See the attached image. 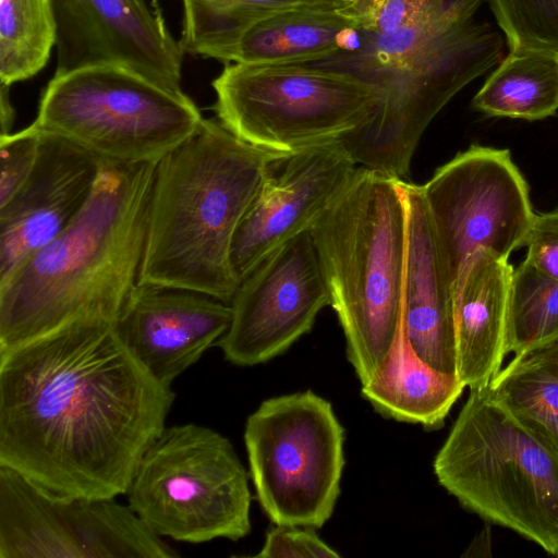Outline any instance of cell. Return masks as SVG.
Segmentation results:
<instances>
[{
  "label": "cell",
  "mask_w": 558,
  "mask_h": 558,
  "mask_svg": "<svg viewBox=\"0 0 558 558\" xmlns=\"http://www.w3.org/2000/svg\"><path fill=\"white\" fill-rule=\"evenodd\" d=\"M175 395L83 319L0 355V466L59 499L126 494Z\"/></svg>",
  "instance_id": "6da1fadb"
},
{
  "label": "cell",
  "mask_w": 558,
  "mask_h": 558,
  "mask_svg": "<svg viewBox=\"0 0 558 558\" xmlns=\"http://www.w3.org/2000/svg\"><path fill=\"white\" fill-rule=\"evenodd\" d=\"M156 165L102 160L75 219L0 282V355L77 320L114 322L138 280Z\"/></svg>",
  "instance_id": "7a4b0ae2"
},
{
  "label": "cell",
  "mask_w": 558,
  "mask_h": 558,
  "mask_svg": "<svg viewBox=\"0 0 558 558\" xmlns=\"http://www.w3.org/2000/svg\"><path fill=\"white\" fill-rule=\"evenodd\" d=\"M217 118L157 165L138 280L230 303L240 282L231 250L270 160Z\"/></svg>",
  "instance_id": "3957f363"
},
{
  "label": "cell",
  "mask_w": 558,
  "mask_h": 558,
  "mask_svg": "<svg viewBox=\"0 0 558 558\" xmlns=\"http://www.w3.org/2000/svg\"><path fill=\"white\" fill-rule=\"evenodd\" d=\"M482 1L446 0L427 20L386 34L366 33L357 51L328 62L378 92L371 120L339 140L357 166L404 180L432 120L498 62L500 35L474 20Z\"/></svg>",
  "instance_id": "277c9868"
},
{
  "label": "cell",
  "mask_w": 558,
  "mask_h": 558,
  "mask_svg": "<svg viewBox=\"0 0 558 558\" xmlns=\"http://www.w3.org/2000/svg\"><path fill=\"white\" fill-rule=\"evenodd\" d=\"M401 183L359 166L310 230L362 385L386 367L402 332L408 208Z\"/></svg>",
  "instance_id": "5b68a950"
},
{
  "label": "cell",
  "mask_w": 558,
  "mask_h": 558,
  "mask_svg": "<svg viewBox=\"0 0 558 558\" xmlns=\"http://www.w3.org/2000/svg\"><path fill=\"white\" fill-rule=\"evenodd\" d=\"M434 472L462 507L558 557V452L488 386L470 389Z\"/></svg>",
  "instance_id": "8992f818"
},
{
  "label": "cell",
  "mask_w": 558,
  "mask_h": 558,
  "mask_svg": "<svg viewBox=\"0 0 558 558\" xmlns=\"http://www.w3.org/2000/svg\"><path fill=\"white\" fill-rule=\"evenodd\" d=\"M216 118L244 142L288 154L364 126L376 87L345 70L310 63H233L213 81Z\"/></svg>",
  "instance_id": "52a82bcc"
},
{
  "label": "cell",
  "mask_w": 558,
  "mask_h": 558,
  "mask_svg": "<svg viewBox=\"0 0 558 558\" xmlns=\"http://www.w3.org/2000/svg\"><path fill=\"white\" fill-rule=\"evenodd\" d=\"M203 119L183 92L126 68L92 65L53 76L33 124L104 161L157 163Z\"/></svg>",
  "instance_id": "ba28073f"
},
{
  "label": "cell",
  "mask_w": 558,
  "mask_h": 558,
  "mask_svg": "<svg viewBox=\"0 0 558 558\" xmlns=\"http://www.w3.org/2000/svg\"><path fill=\"white\" fill-rule=\"evenodd\" d=\"M129 507L160 537L199 544L251 531L247 473L232 444L194 423L165 427L143 454Z\"/></svg>",
  "instance_id": "9c48e42d"
},
{
  "label": "cell",
  "mask_w": 558,
  "mask_h": 558,
  "mask_svg": "<svg viewBox=\"0 0 558 558\" xmlns=\"http://www.w3.org/2000/svg\"><path fill=\"white\" fill-rule=\"evenodd\" d=\"M257 499L276 525L320 527L339 496L343 428L312 391L265 400L245 424Z\"/></svg>",
  "instance_id": "30bf717a"
},
{
  "label": "cell",
  "mask_w": 558,
  "mask_h": 558,
  "mask_svg": "<svg viewBox=\"0 0 558 558\" xmlns=\"http://www.w3.org/2000/svg\"><path fill=\"white\" fill-rule=\"evenodd\" d=\"M454 292L471 257L485 248L509 259L535 216L529 185L508 149L472 145L421 185Z\"/></svg>",
  "instance_id": "8fae6325"
},
{
  "label": "cell",
  "mask_w": 558,
  "mask_h": 558,
  "mask_svg": "<svg viewBox=\"0 0 558 558\" xmlns=\"http://www.w3.org/2000/svg\"><path fill=\"white\" fill-rule=\"evenodd\" d=\"M114 498L59 499L0 466V558H173Z\"/></svg>",
  "instance_id": "7c38bea8"
},
{
  "label": "cell",
  "mask_w": 558,
  "mask_h": 558,
  "mask_svg": "<svg viewBox=\"0 0 558 558\" xmlns=\"http://www.w3.org/2000/svg\"><path fill=\"white\" fill-rule=\"evenodd\" d=\"M230 304L231 323L217 344L232 364L264 363L308 332L330 305L310 231L263 259L240 282Z\"/></svg>",
  "instance_id": "4fadbf2b"
},
{
  "label": "cell",
  "mask_w": 558,
  "mask_h": 558,
  "mask_svg": "<svg viewBox=\"0 0 558 558\" xmlns=\"http://www.w3.org/2000/svg\"><path fill=\"white\" fill-rule=\"evenodd\" d=\"M357 167L339 141L276 155L233 239L239 282L276 248L310 231Z\"/></svg>",
  "instance_id": "5bb4252c"
},
{
  "label": "cell",
  "mask_w": 558,
  "mask_h": 558,
  "mask_svg": "<svg viewBox=\"0 0 558 558\" xmlns=\"http://www.w3.org/2000/svg\"><path fill=\"white\" fill-rule=\"evenodd\" d=\"M54 76L92 65H118L182 93L183 50L160 10L146 0H52Z\"/></svg>",
  "instance_id": "9a60e30c"
},
{
  "label": "cell",
  "mask_w": 558,
  "mask_h": 558,
  "mask_svg": "<svg viewBox=\"0 0 558 558\" xmlns=\"http://www.w3.org/2000/svg\"><path fill=\"white\" fill-rule=\"evenodd\" d=\"M231 318L230 303L204 292L137 282L113 327L142 366L170 387L219 341Z\"/></svg>",
  "instance_id": "2e32d148"
},
{
  "label": "cell",
  "mask_w": 558,
  "mask_h": 558,
  "mask_svg": "<svg viewBox=\"0 0 558 558\" xmlns=\"http://www.w3.org/2000/svg\"><path fill=\"white\" fill-rule=\"evenodd\" d=\"M101 166L93 154L41 132L32 174L0 207V282L75 219L90 197Z\"/></svg>",
  "instance_id": "e0dca14e"
},
{
  "label": "cell",
  "mask_w": 558,
  "mask_h": 558,
  "mask_svg": "<svg viewBox=\"0 0 558 558\" xmlns=\"http://www.w3.org/2000/svg\"><path fill=\"white\" fill-rule=\"evenodd\" d=\"M401 184L408 208L402 332L420 361L439 373L457 376L452 284L421 185L404 180Z\"/></svg>",
  "instance_id": "ac0fdd59"
},
{
  "label": "cell",
  "mask_w": 558,
  "mask_h": 558,
  "mask_svg": "<svg viewBox=\"0 0 558 558\" xmlns=\"http://www.w3.org/2000/svg\"><path fill=\"white\" fill-rule=\"evenodd\" d=\"M513 268L482 248L454 292L457 376L470 389L488 386L508 355L507 322Z\"/></svg>",
  "instance_id": "d6986e66"
},
{
  "label": "cell",
  "mask_w": 558,
  "mask_h": 558,
  "mask_svg": "<svg viewBox=\"0 0 558 558\" xmlns=\"http://www.w3.org/2000/svg\"><path fill=\"white\" fill-rule=\"evenodd\" d=\"M342 5L301 7L274 13L246 28L216 59L234 63H310L335 58L342 53V32L356 28L338 12Z\"/></svg>",
  "instance_id": "ffe728a7"
},
{
  "label": "cell",
  "mask_w": 558,
  "mask_h": 558,
  "mask_svg": "<svg viewBox=\"0 0 558 558\" xmlns=\"http://www.w3.org/2000/svg\"><path fill=\"white\" fill-rule=\"evenodd\" d=\"M464 388L420 361L401 332L386 367L361 392L386 417L438 428Z\"/></svg>",
  "instance_id": "44dd1931"
},
{
  "label": "cell",
  "mask_w": 558,
  "mask_h": 558,
  "mask_svg": "<svg viewBox=\"0 0 558 558\" xmlns=\"http://www.w3.org/2000/svg\"><path fill=\"white\" fill-rule=\"evenodd\" d=\"M489 117L529 121L554 116L558 110V56L519 49L487 77L472 102Z\"/></svg>",
  "instance_id": "7402d4cb"
},
{
  "label": "cell",
  "mask_w": 558,
  "mask_h": 558,
  "mask_svg": "<svg viewBox=\"0 0 558 558\" xmlns=\"http://www.w3.org/2000/svg\"><path fill=\"white\" fill-rule=\"evenodd\" d=\"M183 52L216 59L255 22L301 7H339L336 0H182Z\"/></svg>",
  "instance_id": "603a6c76"
},
{
  "label": "cell",
  "mask_w": 558,
  "mask_h": 558,
  "mask_svg": "<svg viewBox=\"0 0 558 558\" xmlns=\"http://www.w3.org/2000/svg\"><path fill=\"white\" fill-rule=\"evenodd\" d=\"M52 0H0V82L36 75L56 45Z\"/></svg>",
  "instance_id": "cb8c5ba5"
},
{
  "label": "cell",
  "mask_w": 558,
  "mask_h": 558,
  "mask_svg": "<svg viewBox=\"0 0 558 558\" xmlns=\"http://www.w3.org/2000/svg\"><path fill=\"white\" fill-rule=\"evenodd\" d=\"M558 339V279L526 259L513 269L507 322V354L522 355Z\"/></svg>",
  "instance_id": "d4e9b609"
},
{
  "label": "cell",
  "mask_w": 558,
  "mask_h": 558,
  "mask_svg": "<svg viewBox=\"0 0 558 558\" xmlns=\"http://www.w3.org/2000/svg\"><path fill=\"white\" fill-rule=\"evenodd\" d=\"M488 387L524 426L558 452V375L508 363Z\"/></svg>",
  "instance_id": "484cf974"
},
{
  "label": "cell",
  "mask_w": 558,
  "mask_h": 558,
  "mask_svg": "<svg viewBox=\"0 0 558 558\" xmlns=\"http://www.w3.org/2000/svg\"><path fill=\"white\" fill-rule=\"evenodd\" d=\"M510 50L558 54V0H489Z\"/></svg>",
  "instance_id": "4316f807"
},
{
  "label": "cell",
  "mask_w": 558,
  "mask_h": 558,
  "mask_svg": "<svg viewBox=\"0 0 558 558\" xmlns=\"http://www.w3.org/2000/svg\"><path fill=\"white\" fill-rule=\"evenodd\" d=\"M445 3L446 0H348L338 12L359 31L380 35L423 22Z\"/></svg>",
  "instance_id": "83f0119b"
},
{
  "label": "cell",
  "mask_w": 558,
  "mask_h": 558,
  "mask_svg": "<svg viewBox=\"0 0 558 558\" xmlns=\"http://www.w3.org/2000/svg\"><path fill=\"white\" fill-rule=\"evenodd\" d=\"M41 132L32 123L27 128L0 135V207L24 185L36 165Z\"/></svg>",
  "instance_id": "f1b7e54d"
},
{
  "label": "cell",
  "mask_w": 558,
  "mask_h": 558,
  "mask_svg": "<svg viewBox=\"0 0 558 558\" xmlns=\"http://www.w3.org/2000/svg\"><path fill=\"white\" fill-rule=\"evenodd\" d=\"M259 558H335L340 555L312 530L277 525L266 534Z\"/></svg>",
  "instance_id": "f546056e"
},
{
  "label": "cell",
  "mask_w": 558,
  "mask_h": 558,
  "mask_svg": "<svg viewBox=\"0 0 558 558\" xmlns=\"http://www.w3.org/2000/svg\"><path fill=\"white\" fill-rule=\"evenodd\" d=\"M525 246V259L545 275L558 279V207L535 213Z\"/></svg>",
  "instance_id": "4dcf8cb0"
},
{
  "label": "cell",
  "mask_w": 558,
  "mask_h": 558,
  "mask_svg": "<svg viewBox=\"0 0 558 558\" xmlns=\"http://www.w3.org/2000/svg\"><path fill=\"white\" fill-rule=\"evenodd\" d=\"M509 364L543 367L558 375V339L514 356Z\"/></svg>",
  "instance_id": "1f68e13d"
},
{
  "label": "cell",
  "mask_w": 558,
  "mask_h": 558,
  "mask_svg": "<svg viewBox=\"0 0 558 558\" xmlns=\"http://www.w3.org/2000/svg\"><path fill=\"white\" fill-rule=\"evenodd\" d=\"M490 526L485 524L468 546L462 557H490L492 553Z\"/></svg>",
  "instance_id": "d6a6232c"
},
{
  "label": "cell",
  "mask_w": 558,
  "mask_h": 558,
  "mask_svg": "<svg viewBox=\"0 0 558 558\" xmlns=\"http://www.w3.org/2000/svg\"><path fill=\"white\" fill-rule=\"evenodd\" d=\"M14 108L10 100V85L1 83L0 87V122L1 132L0 135L12 133V126L14 123Z\"/></svg>",
  "instance_id": "836d02e7"
},
{
  "label": "cell",
  "mask_w": 558,
  "mask_h": 558,
  "mask_svg": "<svg viewBox=\"0 0 558 558\" xmlns=\"http://www.w3.org/2000/svg\"><path fill=\"white\" fill-rule=\"evenodd\" d=\"M336 1L345 2V1H348V0H336Z\"/></svg>",
  "instance_id": "e575fe53"
},
{
  "label": "cell",
  "mask_w": 558,
  "mask_h": 558,
  "mask_svg": "<svg viewBox=\"0 0 558 558\" xmlns=\"http://www.w3.org/2000/svg\"><path fill=\"white\" fill-rule=\"evenodd\" d=\"M558 56V54H557Z\"/></svg>",
  "instance_id": "d590c367"
}]
</instances>
